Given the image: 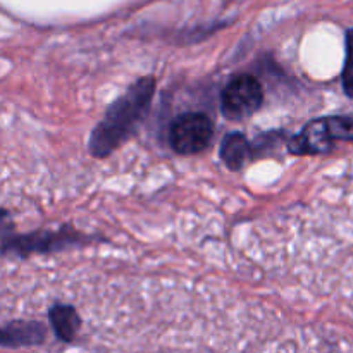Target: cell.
<instances>
[{
	"label": "cell",
	"instance_id": "6da1fadb",
	"mask_svg": "<svg viewBox=\"0 0 353 353\" xmlns=\"http://www.w3.org/2000/svg\"><path fill=\"white\" fill-rule=\"evenodd\" d=\"M155 79L141 78L107 109L105 116L90 137L93 157H107L134 131L147 114L154 97Z\"/></svg>",
	"mask_w": 353,
	"mask_h": 353
},
{
	"label": "cell",
	"instance_id": "7a4b0ae2",
	"mask_svg": "<svg viewBox=\"0 0 353 353\" xmlns=\"http://www.w3.org/2000/svg\"><path fill=\"white\" fill-rule=\"evenodd\" d=\"M353 140V119L345 116L323 117L310 121L288 145L295 155H310L327 152L336 141Z\"/></svg>",
	"mask_w": 353,
	"mask_h": 353
},
{
	"label": "cell",
	"instance_id": "3957f363",
	"mask_svg": "<svg viewBox=\"0 0 353 353\" xmlns=\"http://www.w3.org/2000/svg\"><path fill=\"white\" fill-rule=\"evenodd\" d=\"M264 102L259 79L252 74H238L221 93V110L230 121H243L254 116Z\"/></svg>",
	"mask_w": 353,
	"mask_h": 353
},
{
	"label": "cell",
	"instance_id": "277c9868",
	"mask_svg": "<svg viewBox=\"0 0 353 353\" xmlns=\"http://www.w3.org/2000/svg\"><path fill=\"white\" fill-rule=\"evenodd\" d=\"M212 121L202 112H186L176 117L169 130V143L181 155L199 154L212 140Z\"/></svg>",
	"mask_w": 353,
	"mask_h": 353
},
{
	"label": "cell",
	"instance_id": "5b68a950",
	"mask_svg": "<svg viewBox=\"0 0 353 353\" xmlns=\"http://www.w3.org/2000/svg\"><path fill=\"white\" fill-rule=\"evenodd\" d=\"M43 324L37 321H14L2 330V347L3 348H19L33 347L45 341Z\"/></svg>",
	"mask_w": 353,
	"mask_h": 353
},
{
	"label": "cell",
	"instance_id": "8992f818",
	"mask_svg": "<svg viewBox=\"0 0 353 353\" xmlns=\"http://www.w3.org/2000/svg\"><path fill=\"white\" fill-rule=\"evenodd\" d=\"M250 141L247 140L243 133H230L223 140V147H221V159L224 164L231 169V171H238L247 164L248 159L252 157Z\"/></svg>",
	"mask_w": 353,
	"mask_h": 353
},
{
	"label": "cell",
	"instance_id": "52a82bcc",
	"mask_svg": "<svg viewBox=\"0 0 353 353\" xmlns=\"http://www.w3.org/2000/svg\"><path fill=\"white\" fill-rule=\"evenodd\" d=\"M52 327H54L55 334L61 341H72L78 334L79 326H81V319H79L78 312L69 305H55L50 309L48 314Z\"/></svg>",
	"mask_w": 353,
	"mask_h": 353
},
{
	"label": "cell",
	"instance_id": "ba28073f",
	"mask_svg": "<svg viewBox=\"0 0 353 353\" xmlns=\"http://www.w3.org/2000/svg\"><path fill=\"white\" fill-rule=\"evenodd\" d=\"M343 90L350 99H353V30L347 33V61L343 68Z\"/></svg>",
	"mask_w": 353,
	"mask_h": 353
}]
</instances>
